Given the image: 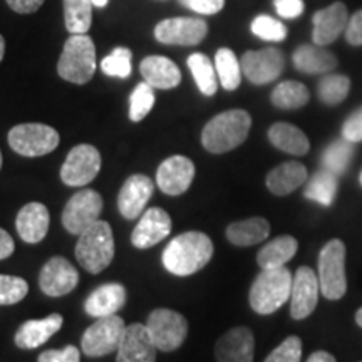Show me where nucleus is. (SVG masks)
<instances>
[{
	"label": "nucleus",
	"mask_w": 362,
	"mask_h": 362,
	"mask_svg": "<svg viewBox=\"0 0 362 362\" xmlns=\"http://www.w3.org/2000/svg\"><path fill=\"white\" fill-rule=\"evenodd\" d=\"M214 257V243L202 232H187L175 237L163 252V265L170 274L187 277L202 270Z\"/></svg>",
	"instance_id": "obj_1"
},
{
	"label": "nucleus",
	"mask_w": 362,
	"mask_h": 362,
	"mask_svg": "<svg viewBox=\"0 0 362 362\" xmlns=\"http://www.w3.org/2000/svg\"><path fill=\"white\" fill-rule=\"evenodd\" d=\"M252 117L243 110H230L210 119L203 128L202 143L206 151L221 155L238 148L247 139Z\"/></svg>",
	"instance_id": "obj_2"
},
{
	"label": "nucleus",
	"mask_w": 362,
	"mask_h": 362,
	"mask_svg": "<svg viewBox=\"0 0 362 362\" xmlns=\"http://www.w3.org/2000/svg\"><path fill=\"white\" fill-rule=\"evenodd\" d=\"M292 274L285 267L262 270L250 288V307L257 314L269 315L291 300Z\"/></svg>",
	"instance_id": "obj_3"
},
{
	"label": "nucleus",
	"mask_w": 362,
	"mask_h": 362,
	"mask_svg": "<svg viewBox=\"0 0 362 362\" xmlns=\"http://www.w3.org/2000/svg\"><path fill=\"white\" fill-rule=\"evenodd\" d=\"M57 72L72 84H86L96 72V47L88 34H72L66 40Z\"/></svg>",
	"instance_id": "obj_4"
},
{
	"label": "nucleus",
	"mask_w": 362,
	"mask_h": 362,
	"mask_svg": "<svg viewBox=\"0 0 362 362\" xmlns=\"http://www.w3.org/2000/svg\"><path fill=\"white\" fill-rule=\"evenodd\" d=\"M76 259L89 274H99L115 257V238L107 221L99 220L79 235L76 245Z\"/></svg>",
	"instance_id": "obj_5"
},
{
	"label": "nucleus",
	"mask_w": 362,
	"mask_h": 362,
	"mask_svg": "<svg viewBox=\"0 0 362 362\" xmlns=\"http://www.w3.org/2000/svg\"><path fill=\"white\" fill-rule=\"evenodd\" d=\"M320 292L329 300H339L347 291L346 280V245L342 240H330L319 255Z\"/></svg>",
	"instance_id": "obj_6"
},
{
	"label": "nucleus",
	"mask_w": 362,
	"mask_h": 362,
	"mask_svg": "<svg viewBox=\"0 0 362 362\" xmlns=\"http://www.w3.org/2000/svg\"><path fill=\"white\" fill-rule=\"evenodd\" d=\"M8 144L22 156H44L59 146V133L47 124H17L8 131Z\"/></svg>",
	"instance_id": "obj_7"
},
{
	"label": "nucleus",
	"mask_w": 362,
	"mask_h": 362,
	"mask_svg": "<svg viewBox=\"0 0 362 362\" xmlns=\"http://www.w3.org/2000/svg\"><path fill=\"white\" fill-rule=\"evenodd\" d=\"M126 327L128 325L119 315L101 317L86 329L81 341L83 352L89 357H103L117 351Z\"/></svg>",
	"instance_id": "obj_8"
},
{
	"label": "nucleus",
	"mask_w": 362,
	"mask_h": 362,
	"mask_svg": "<svg viewBox=\"0 0 362 362\" xmlns=\"http://www.w3.org/2000/svg\"><path fill=\"white\" fill-rule=\"evenodd\" d=\"M146 327L156 349L163 352L176 351L185 342L188 322L183 315L170 309H156L148 317Z\"/></svg>",
	"instance_id": "obj_9"
},
{
	"label": "nucleus",
	"mask_w": 362,
	"mask_h": 362,
	"mask_svg": "<svg viewBox=\"0 0 362 362\" xmlns=\"http://www.w3.org/2000/svg\"><path fill=\"white\" fill-rule=\"evenodd\" d=\"M103 198L94 189H83L67 202L62 211V225L72 235H81L99 221L103 214Z\"/></svg>",
	"instance_id": "obj_10"
},
{
	"label": "nucleus",
	"mask_w": 362,
	"mask_h": 362,
	"mask_svg": "<svg viewBox=\"0 0 362 362\" xmlns=\"http://www.w3.org/2000/svg\"><path fill=\"white\" fill-rule=\"evenodd\" d=\"M101 170V155L90 144L72 148L61 168V178L67 187H84L96 178Z\"/></svg>",
	"instance_id": "obj_11"
},
{
	"label": "nucleus",
	"mask_w": 362,
	"mask_h": 362,
	"mask_svg": "<svg viewBox=\"0 0 362 362\" xmlns=\"http://www.w3.org/2000/svg\"><path fill=\"white\" fill-rule=\"evenodd\" d=\"M240 66L245 78L252 84L262 86L280 78L285 67L284 52L275 47H267L262 51H247L240 59Z\"/></svg>",
	"instance_id": "obj_12"
},
{
	"label": "nucleus",
	"mask_w": 362,
	"mask_h": 362,
	"mask_svg": "<svg viewBox=\"0 0 362 362\" xmlns=\"http://www.w3.org/2000/svg\"><path fill=\"white\" fill-rule=\"evenodd\" d=\"M208 34L205 21L197 17H173L165 19L155 27V37L168 45H197Z\"/></svg>",
	"instance_id": "obj_13"
},
{
	"label": "nucleus",
	"mask_w": 362,
	"mask_h": 362,
	"mask_svg": "<svg viewBox=\"0 0 362 362\" xmlns=\"http://www.w3.org/2000/svg\"><path fill=\"white\" fill-rule=\"evenodd\" d=\"M319 277L309 267H300L292 280L291 292V315L302 320L314 312L319 300Z\"/></svg>",
	"instance_id": "obj_14"
},
{
	"label": "nucleus",
	"mask_w": 362,
	"mask_h": 362,
	"mask_svg": "<svg viewBox=\"0 0 362 362\" xmlns=\"http://www.w3.org/2000/svg\"><path fill=\"white\" fill-rule=\"evenodd\" d=\"M194 178V165L187 156H171L160 165L156 173V185L163 193L178 197L188 192Z\"/></svg>",
	"instance_id": "obj_15"
},
{
	"label": "nucleus",
	"mask_w": 362,
	"mask_h": 362,
	"mask_svg": "<svg viewBox=\"0 0 362 362\" xmlns=\"http://www.w3.org/2000/svg\"><path fill=\"white\" fill-rule=\"evenodd\" d=\"M79 282L74 265L62 257H54L42 267L39 275L40 291L49 297H62L72 292Z\"/></svg>",
	"instance_id": "obj_16"
},
{
	"label": "nucleus",
	"mask_w": 362,
	"mask_h": 362,
	"mask_svg": "<svg viewBox=\"0 0 362 362\" xmlns=\"http://www.w3.org/2000/svg\"><path fill=\"white\" fill-rule=\"evenodd\" d=\"M156 346L146 324H131L117 347L116 362H155Z\"/></svg>",
	"instance_id": "obj_17"
},
{
	"label": "nucleus",
	"mask_w": 362,
	"mask_h": 362,
	"mask_svg": "<svg viewBox=\"0 0 362 362\" xmlns=\"http://www.w3.org/2000/svg\"><path fill=\"white\" fill-rule=\"evenodd\" d=\"M171 232V218L163 208H148L134 226L131 242L136 248H151Z\"/></svg>",
	"instance_id": "obj_18"
},
{
	"label": "nucleus",
	"mask_w": 362,
	"mask_h": 362,
	"mask_svg": "<svg viewBox=\"0 0 362 362\" xmlns=\"http://www.w3.org/2000/svg\"><path fill=\"white\" fill-rule=\"evenodd\" d=\"M155 185L144 175H133L124 181L117 197V208L119 214L128 220L139 218L144 214L146 203L151 198Z\"/></svg>",
	"instance_id": "obj_19"
},
{
	"label": "nucleus",
	"mask_w": 362,
	"mask_h": 362,
	"mask_svg": "<svg viewBox=\"0 0 362 362\" xmlns=\"http://www.w3.org/2000/svg\"><path fill=\"white\" fill-rule=\"evenodd\" d=\"M312 21H314V30H312L314 44L324 47V45L337 40L339 35L346 30L349 13H347V7L342 2H334L332 6L315 12Z\"/></svg>",
	"instance_id": "obj_20"
},
{
	"label": "nucleus",
	"mask_w": 362,
	"mask_h": 362,
	"mask_svg": "<svg viewBox=\"0 0 362 362\" xmlns=\"http://www.w3.org/2000/svg\"><path fill=\"white\" fill-rule=\"evenodd\" d=\"M255 339L250 329L235 327L218 339L215 356L218 362H253Z\"/></svg>",
	"instance_id": "obj_21"
},
{
	"label": "nucleus",
	"mask_w": 362,
	"mask_h": 362,
	"mask_svg": "<svg viewBox=\"0 0 362 362\" xmlns=\"http://www.w3.org/2000/svg\"><path fill=\"white\" fill-rule=\"evenodd\" d=\"M62 324H64V319L61 314H52L39 320H27L17 330L16 346L24 351L40 347L62 327Z\"/></svg>",
	"instance_id": "obj_22"
},
{
	"label": "nucleus",
	"mask_w": 362,
	"mask_h": 362,
	"mask_svg": "<svg viewBox=\"0 0 362 362\" xmlns=\"http://www.w3.org/2000/svg\"><path fill=\"white\" fill-rule=\"evenodd\" d=\"M51 216L42 203H29L19 211L16 220L17 232L25 243H39L47 235Z\"/></svg>",
	"instance_id": "obj_23"
},
{
	"label": "nucleus",
	"mask_w": 362,
	"mask_h": 362,
	"mask_svg": "<svg viewBox=\"0 0 362 362\" xmlns=\"http://www.w3.org/2000/svg\"><path fill=\"white\" fill-rule=\"evenodd\" d=\"M126 288L121 284H106L98 287L90 296L86 298V314L90 317H110L116 315V312L124 305Z\"/></svg>",
	"instance_id": "obj_24"
},
{
	"label": "nucleus",
	"mask_w": 362,
	"mask_h": 362,
	"mask_svg": "<svg viewBox=\"0 0 362 362\" xmlns=\"http://www.w3.org/2000/svg\"><path fill=\"white\" fill-rule=\"evenodd\" d=\"M141 76L144 83L155 89H173L180 84L181 72L168 57L148 56L141 61Z\"/></svg>",
	"instance_id": "obj_25"
},
{
	"label": "nucleus",
	"mask_w": 362,
	"mask_h": 362,
	"mask_svg": "<svg viewBox=\"0 0 362 362\" xmlns=\"http://www.w3.org/2000/svg\"><path fill=\"white\" fill-rule=\"evenodd\" d=\"M307 181V168L302 163L287 161L267 175V188L277 197H285L296 192Z\"/></svg>",
	"instance_id": "obj_26"
},
{
	"label": "nucleus",
	"mask_w": 362,
	"mask_h": 362,
	"mask_svg": "<svg viewBox=\"0 0 362 362\" xmlns=\"http://www.w3.org/2000/svg\"><path fill=\"white\" fill-rule=\"evenodd\" d=\"M293 66L305 74H325L337 66V59L322 45H300L293 52Z\"/></svg>",
	"instance_id": "obj_27"
},
{
	"label": "nucleus",
	"mask_w": 362,
	"mask_h": 362,
	"mask_svg": "<svg viewBox=\"0 0 362 362\" xmlns=\"http://www.w3.org/2000/svg\"><path fill=\"white\" fill-rule=\"evenodd\" d=\"M269 139L280 151L293 156H304L309 153V138L297 126L288 123H275L269 129Z\"/></svg>",
	"instance_id": "obj_28"
},
{
	"label": "nucleus",
	"mask_w": 362,
	"mask_h": 362,
	"mask_svg": "<svg viewBox=\"0 0 362 362\" xmlns=\"http://www.w3.org/2000/svg\"><path fill=\"white\" fill-rule=\"evenodd\" d=\"M270 233L269 221L262 216L235 221L226 228V238L237 247H250L264 242Z\"/></svg>",
	"instance_id": "obj_29"
},
{
	"label": "nucleus",
	"mask_w": 362,
	"mask_h": 362,
	"mask_svg": "<svg viewBox=\"0 0 362 362\" xmlns=\"http://www.w3.org/2000/svg\"><path fill=\"white\" fill-rule=\"evenodd\" d=\"M297 248V240L291 235H284V237H279L267 243L257 255V262H259L262 270L279 269V267H285V264L296 255Z\"/></svg>",
	"instance_id": "obj_30"
},
{
	"label": "nucleus",
	"mask_w": 362,
	"mask_h": 362,
	"mask_svg": "<svg viewBox=\"0 0 362 362\" xmlns=\"http://www.w3.org/2000/svg\"><path fill=\"white\" fill-rule=\"evenodd\" d=\"M337 194V175L322 168L312 176L307 183L304 197L307 200L320 203L324 206H330L336 200Z\"/></svg>",
	"instance_id": "obj_31"
},
{
	"label": "nucleus",
	"mask_w": 362,
	"mask_h": 362,
	"mask_svg": "<svg viewBox=\"0 0 362 362\" xmlns=\"http://www.w3.org/2000/svg\"><path fill=\"white\" fill-rule=\"evenodd\" d=\"M188 67L200 93L205 96H214L218 89V76H216V69L211 64L210 57L202 52H194L188 57Z\"/></svg>",
	"instance_id": "obj_32"
},
{
	"label": "nucleus",
	"mask_w": 362,
	"mask_h": 362,
	"mask_svg": "<svg viewBox=\"0 0 362 362\" xmlns=\"http://www.w3.org/2000/svg\"><path fill=\"white\" fill-rule=\"evenodd\" d=\"M309 89L297 81H284L272 90V104L280 110H298L309 103Z\"/></svg>",
	"instance_id": "obj_33"
},
{
	"label": "nucleus",
	"mask_w": 362,
	"mask_h": 362,
	"mask_svg": "<svg viewBox=\"0 0 362 362\" xmlns=\"http://www.w3.org/2000/svg\"><path fill=\"white\" fill-rule=\"evenodd\" d=\"M93 0H64L66 29L72 34H88L93 24Z\"/></svg>",
	"instance_id": "obj_34"
},
{
	"label": "nucleus",
	"mask_w": 362,
	"mask_h": 362,
	"mask_svg": "<svg viewBox=\"0 0 362 362\" xmlns=\"http://www.w3.org/2000/svg\"><path fill=\"white\" fill-rule=\"evenodd\" d=\"M215 69L223 89L235 90L242 83V66L232 49H218L215 56Z\"/></svg>",
	"instance_id": "obj_35"
},
{
	"label": "nucleus",
	"mask_w": 362,
	"mask_h": 362,
	"mask_svg": "<svg viewBox=\"0 0 362 362\" xmlns=\"http://www.w3.org/2000/svg\"><path fill=\"white\" fill-rule=\"evenodd\" d=\"M354 155V146L347 139H337L325 148L322 155V166L334 175H342L347 170Z\"/></svg>",
	"instance_id": "obj_36"
},
{
	"label": "nucleus",
	"mask_w": 362,
	"mask_h": 362,
	"mask_svg": "<svg viewBox=\"0 0 362 362\" xmlns=\"http://www.w3.org/2000/svg\"><path fill=\"white\" fill-rule=\"evenodd\" d=\"M351 89V79L342 74H330L319 83V98L320 101L329 104V106H336L347 98Z\"/></svg>",
	"instance_id": "obj_37"
},
{
	"label": "nucleus",
	"mask_w": 362,
	"mask_h": 362,
	"mask_svg": "<svg viewBox=\"0 0 362 362\" xmlns=\"http://www.w3.org/2000/svg\"><path fill=\"white\" fill-rule=\"evenodd\" d=\"M153 106H155V88L148 83L138 84L129 98V119L133 123H139L149 115Z\"/></svg>",
	"instance_id": "obj_38"
},
{
	"label": "nucleus",
	"mask_w": 362,
	"mask_h": 362,
	"mask_svg": "<svg viewBox=\"0 0 362 362\" xmlns=\"http://www.w3.org/2000/svg\"><path fill=\"white\" fill-rule=\"evenodd\" d=\"M131 59H133V52L128 47H116L110 56H106L101 61V71L111 78H129L131 71H133Z\"/></svg>",
	"instance_id": "obj_39"
},
{
	"label": "nucleus",
	"mask_w": 362,
	"mask_h": 362,
	"mask_svg": "<svg viewBox=\"0 0 362 362\" xmlns=\"http://www.w3.org/2000/svg\"><path fill=\"white\" fill-rule=\"evenodd\" d=\"M29 285L24 279L13 275H0V305H13L25 298Z\"/></svg>",
	"instance_id": "obj_40"
},
{
	"label": "nucleus",
	"mask_w": 362,
	"mask_h": 362,
	"mask_svg": "<svg viewBox=\"0 0 362 362\" xmlns=\"http://www.w3.org/2000/svg\"><path fill=\"white\" fill-rule=\"evenodd\" d=\"M250 29L257 37L264 40H272V42H280V40L287 37V27L270 16L255 17Z\"/></svg>",
	"instance_id": "obj_41"
},
{
	"label": "nucleus",
	"mask_w": 362,
	"mask_h": 362,
	"mask_svg": "<svg viewBox=\"0 0 362 362\" xmlns=\"http://www.w3.org/2000/svg\"><path fill=\"white\" fill-rule=\"evenodd\" d=\"M300 357L302 341L297 336H291L270 352L265 362H300Z\"/></svg>",
	"instance_id": "obj_42"
},
{
	"label": "nucleus",
	"mask_w": 362,
	"mask_h": 362,
	"mask_svg": "<svg viewBox=\"0 0 362 362\" xmlns=\"http://www.w3.org/2000/svg\"><path fill=\"white\" fill-rule=\"evenodd\" d=\"M37 362H81V352L74 346H66L64 349H49L39 356Z\"/></svg>",
	"instance_id": "obj_43"
},
{
	"label": "nucleus",
	"mask_w": 362,
	"mask_h": 362,
	"mask_svg": "<svg viewBox=\"0 0 362 362\" xmlns=\"http://www.w3.org/2000/svg\"><path fill=\"white\" fill-rule=\"evenodd\" d=\"M342 138L351 143L362 141V107L352 112L342 126Z\"/></svg>",
	"instance_id": "obj_44"
},
{
	"label": "nucleus",
	"mask_w": 362,
	"mask_h": 362,
	"mask_svg": "<svg viewBox=\"0 0 362 362\" xmlns=\"http://www.w3.org/2000/svg\"><path fill=\"white\" fill-rule=\"evenodd\" d=\"M180 4L197 13L215 16V13H218L223 8L225 0H180Z\"/></svg>",
	"instance_id": "obj_45"
},
{
	"label": "nucleus",
	"mask_w": 362,
	"mask_h": 362,
	"mask_svg": "<svg viewBox=\"0 0 362 362\" xmlns=\"http://www.w3.org/2000/svg\"><path fill=\"white\" fill-rule=\"evenodd\" d=\"M279 16L284 19H297L304 12V0H274Z\"/></svg>",
	"instance_id": "obj_46"
},
{
	"label": "nucleus",
	"mask_w": 362,
	"mask_h": 362,
	"mask_svg": "<svg viewBox=\"0 0 362 362\" xmlns=\"http://www.w3.org/2000/svg\"><path fill=\"white\" fill-rule=\"evenodd\" d=\"M346 39L351 45H362V11H357L349 17L346 27Z\"/></svg>",
	"instance_id": "obj_47"
},
{
	"label": "nucleus",
	"mask_w": 362,
	"mask_h": 362,
	"mask_svg": "<svg viewBox=\"0 0 362 362\" xmlns=\"http://www.w3.org/2000/svg\"><path fill=\"white\" fill-rule=\"evenodd\" d=\"M7 4L17 13H33L42 7L44 0H7Z\"/></svg>",
	"instance_id": "obj_48"
},
{
	"label": "nucleus",
	"mask_w": 362,
	"mask_h": 362,
	"mask_svg": "<svg viewBox=\"0 0 362 362\" xmlns=\"http://www.w3.org/2000/svg\"><path fill=\"white\" fill-rule=\"evenodd\" d=\"M13 248H16V245H13V240L11 235H8L4 228H0V260L8 259L13 253Z\"/></svg>",
	"instance_id": "obj_49"
},
{
	"label": "nucleus",
	"mask_w": 362,
	"mask_h": 362,
	"mask_svg": "<svg viewBox=\"0 0 362 362\" xmlns=\"http://www.w3.org/2000/svg\"><path fill=\"white\" fill-rule=\"evenodd\" d=\"M307 362H336V357L325 351H317L307 359Z\"/></svg>",
	"instance_id": "obj_50"
},
{
	"label": "nucleus",
	"mask_w": 362,
	"mask_h": 362,
	"mask_svg": "<svg viewBox=\"0 0 362 362\" xmlns=\"http://www.w3.org/2000/svg\"><path fill=\"white\" fill-rule=\"evenodd\" d=\"M4 54H6V40H4L2 35H0V62H2Z\"/></svg>",
	"instance_id": "obj_51"
},
{
	"label": "nucleus",
	"mask_w": 362,
	"mask_h": 362,
	"mask_svg": "<svg viewBox=\"0 0 362 362\" xmlns=\"http://www.w3.org/2000/svg\"><path fill=\"white\" fill-rule=\"evenodd\" d=\"M107 2H110V0H93V4H94V6L99 7V8L106 7V6H107Z\"/></svg>",
	"instance_id": "obj_52"
},
{
	"label": "nucleus",
	"mask_w": 362,
	"mask_h": 362,
	"mask_svg": "<svg viewBox=\"0 0 362 362\" xmlns=\"http://www.w3.org/2000/svg\"><path fill=\"white\" fill-rule=\"evenodd\" d=\"M356 322L359 324L361 327H362V307H361L359 310H357V314H356Z\"/></svg>",
	"instance_id": "obj_53"
},
{
	"label": "nucleus",
	"mask_w": 362,
	"mask_h": 362,
	"mask_svg": "<svg viewBox=\"0 0 362 362\" xmlns=\"http://www.w3.org/2000/svg\"><path fill=\"white\" fill-rule=\"evenodd\" d=\"M0 168H2V153H0Z\"/></svg>",
	"instance_id": "obj_54"
},
{
	"label": "nucleus",
	"mask_w": 362,
	"mask_h": 362,
	"mask_svg": "<svg viewBox=\"0 0 362 362\" xmlns=\"http://www.w3.org/2000/svg\"><path fill=\"white\" fill-rule=\"evenodd\" d=\"M359 180H361V185H362V173H361V176H359Z\"/></svg>",
	"instance_id": "obj_55"
}]
</instances>
